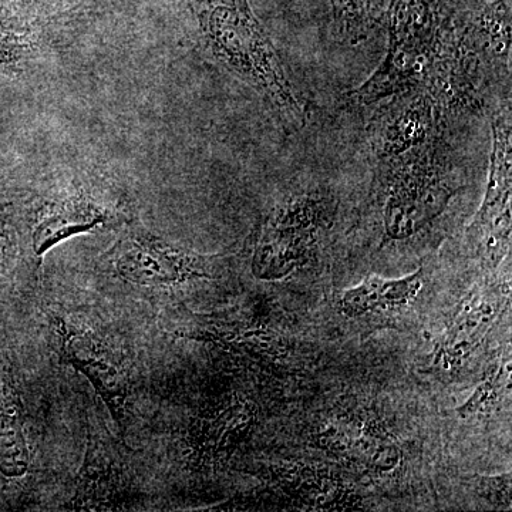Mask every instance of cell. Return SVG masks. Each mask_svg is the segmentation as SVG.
I'll list each match as a JSON object with an SVG mask.
<instances>
[{
  "label": "cell",
  "instance_id": "6da1fadb",
  "mask_svg": "<svg viewBox=\"0 0 512 512\" xmlns=\"http://www.w3.org/2000/svg\"><path fill=\"white\" fill-rule=\"evenodd\" d=\"M202 45L212 59L255 90L285 128L305 124V107L281 56L248 0H207L194 10Z\"/></svg>",
  "mask_w": 512,
  "mask_h": 512
},
{
  "label": "cell",
  "instance_id": "7a4b0ae2",
  "mask_svg": "<svg viewBox=\"0 0 512 512\" xmlns=\"http://www.w3.org/2000/svg\"><path fill=\"white\" fill-rule=\"evenodd\" d=\"M448 133L403 156L377 161L382 197L380 249L410 241L430 228L461 190Z\"/></svg>",
  "mask_w": 512,
  "mask_h": 512
},
{
  "label": "cell",
  "instance_id": "3957f363",
  "mask_svg": "<svg viewBox=\"0 0 512 512\" xmlns=\"http://www.w3.org/2000/svg\"><path fill=\"white\" fill-rule=\"evenodd\" d=\"M460 9L456 0H389L386 57L349 99L366 106L423 87Z\"/></svg>",
  "mask_w": 512,
  "mask_h": 512
},
{
  "label": "cell",
  "instance_id": "277c9868",
  "mask_svg": "<svg viewBox=\"0 0 512 512\" xmlns=\"http://www.w3.org/2000/svg\"><path fill=\"white\" fill-rule=\"evenodd\" d=\"M333 217L335 200L320 192H306L276 207L259 229L252 274L261 281H281L301 269Z\"/></svg>",
  "mask_w": 512,
  "mask_h": 512
},
{
  "label": "cell",
  "instance_id": "5b68a950",
  "mask_svg": "<svg viewBox=\"0 0 512 512\" xmlns=\"http://www.w3.org/2000/svg\"><path fill=\"white\" fill-rule=\"evenodd\" d=\"M490 171L483 204L468 228V238L484 265L497 268L511 254L512 117L511 100L491 117Z\"/></svg>",
  "mask_w": 512,
  "mask_h": 512
},
{
  "label": "cell",
  "instance_id": "8992f818",
  "mask_svg": "<svg viewBox=\"0 0 512 512\" xmlns=\"http://www.w3.org/2000/svg\"><path fill=\"white\" fill-rule=\"evenodd\" d=\"M211 258L168 244L143 228H131L113 249L117 274L141 286H170L210 278Z\"/></svg>",
  "mask_w": 512,
  "mask_h": 512
},
{
  "label": "cell",
  "instance_id": "52a82bcc",
  "mask_svg": "<svg viewBox=\"0 0 512 512\" xmlns=\"http://www.w3.org/2000/svg\"><path fill=\"white\" fill-rule=\"evenodd\" d=\"M372 123L370 143L377 161L403 156L448 131V120L424 87L394 94Z\"/></svg>",
  "mask_w": 512,
  "mask_h": 512
},
{
  "label": "cell",
  "instance_id": "ba28073f",
  "mask_svg": "<svg viewBox=\"0 0 512 512\" xmlns=\"http://www.w3.org/2000/svg\"><path fill=\"white\" fill-rule=\"evenodd\" d=\"M64 359L93 384L114 420L126 429L128 399L131 394V372L119 350L89 330L73 328L56 319Z\"/></svg>",
  "mask_w": 512,
  "mask_h": 512
},
{
  "label": "cell",
  "instance_id": "9c48e42d",
  "mask_svg": "<svg viewBox=\"0 0 512 512\" xmlns=\"http://www.w3.org/2000/svg\"><path fill=\"white\" fill-rule=\"evenodd\" d=\"M507 291L471 292L460 303L450 325L441 336L434 363L446 372H454L476 352L507 303Z\"/></svg>",
  "mask_w": 512,
  "mask_h": 512
},
{
  "label": "cell",
  "instance_id": "30bf717a",
  "mask_svg": "<svg viewBox=\"0 0 512 512\" xmlns=\"http://www.w3.org/2000/svg\"><path fill=\"white\" fill-rule=\"evenodd\" d=\"M111 212L84 190L47 202L37 214L32 231V248L42 258L64 239L84 234L106 225Z\"/></svg>",
  "mask_w": 512,
  "mask_h": 512
},
{
  "label": "cell",
  "instance_id": "8fae6325",
  "mask_svg": "<svg viewBox=\"0 0 512 512\" xmlns=\"http://www.w3.org/2000/svg\"><path fill=\"white\" fill-rule=\"evenodd\" d=\"M130 493V478L119 456L99 437H90L72 501L74 510H116L127 503Z\"/></svg>",
  "mask_w": 512,
  "mask_h": 512
},
{
  "label": "cell",
  "instance_id": "7c38bea8",
  "mask_svg": "<svg viewBox=\"0 0 512 512\" xmlns=\"http://www.w3.org/2000/svg\"><path fill=\"white\" fill-rule=\"evenodd\" d=\"M255 421V409L245 400L222 403L198 421L192 430V457L197 463H220L247 437Z\"/></svg>",
  "mask_w": 512,
  "mask_h": 512
},
{
  "label": "cell",
  "instance_id": "4fadbf2b",
  "mask_svg": "<svg viewBox=\"0 0 512 512\" xmlns=\"http://www.w3.org/2000/svg\"><path fill=\"white\" fill-rule=\"evenodd\" d=\"M423 285V269L399 279L369 275L342 293L338 309L346 318H360L367 313L403 308L416 299Z\"/></svg>",
  "mask_w": 512,
  "mask_h": 512
},
{
  "label": "cell",
  "instance_id": "5bb4252c",
  "mask_svg": "<svg viewBox=\"0 0 512 512\" xmlns=\"http://www.w3.org/2000/svg\"><path fill=\"white\" fill-rule=\"evenodd\" d=\"M0 18V86L19 79L42 55L47 23L5 10Z\"/></svg>",
  "mask_w": 512,
  "mask_h": 512
},
{
  "label": "cell",
  "instance_id": "9a60e30c",
  "mask_svg": "<svg viewBox=\"0 0 512 512\" xmlns=\"http://www.w3.org/2000/svg\"><path fill=\"white\" fill-rule=\"evenodd\" d=\"M278 483L292 498L312 510H346L357 504L348 487L328 471L289 467L278 473Z\"/></svg>",
  "mask_w": 512,
  "mask_h": 512
},
{
  "label": "cell",
  "instance_id": "2e32d148",
  "mask_svg": "<svg viewBox=\"0 0 512 512\" xmlns=\"http://www.w3.org/2000/svg\"><path fill=\"white\" fill-rule=\"evenodd\" d=\"M28 466L22 403L13 384L0 372V473L19 477L26 473Z\"/></svg>",
  "mask_w": 512,
  "mask_h": 512
},
{
  "label": "cell",
  "instance_id": "e0dca14e",
  "mask_svg": "<svg viewBox=\"0 0 512 512\" xmlns=\"http://www.w3.org/2000/svg\"><path fill=\"white\" fill-rule=\"evenodd\" d=\"M202 335L228 348L241 350L249 356L265 360L282 359L288 352L285 340L274 330L249 323H228L205 319Z\"/></svg>",
  "mask_w": 512,
  "mask_h": 512
},
{
  "label": "cell",
  "instance_id": "ac0fdd59",
  "mask_svg": "<svg viewBox=\"0 0 512 512\" xmlns=\"http://www.w3.org/2000/svg\"><path fill=\"white\" fill-rule=\"evenodd\" d=\"M336 33L349 45L369 39L384 26L387 0H330Z\"/></svg>",
  "mask_w": 512,
  "mask_h": 512
},
{
  "label": "cell",
  "instance_id": "d6986e66",
  "mask_svg": "<svg viewBox=\"0 0 512 512\" xmlns=\"http://www.w3.org/2000/svg\"><path fill=\"white\" fill-rule=\"evenodd\" d=\"M511 357L501 355L485 369L483 379L463 406L458 407L460 419H473L477 414L493 409L501 394L510 389Z\"/></svg>",
  "mask_w": 512,
  "mask_h": 512
},
{
  "label": "cell",
  "instance_id": "ffe728a7",
  "mask_svg": "<svg viewBox=\"0 0 512 512\" xmlns=\"http://www.w3.org/2000/svg\"><path fill=\"white\" fill-rule=\"evenodd\" d=\"M10 12L50 23L90 8L96 0H6Z\"/></svg>",
  "mask_w": 512,
  "mask_h": 512
},
{
  "label": "cell",
  "instance_id": "44dd1931",
  "mask_svg": "<svg viewBox=\"0 0 512 512\" xmlns=\"http://www.w3.org/2000/svg\"><path fill=\"white\" fill-rule=\"evenodd\" d=\"M474 488L487 503L495 508L510 510L511 508V473L501 476H476Z\"/></svg>",
  "mask_w": 512,
  "mask_h": 512
},
{
  "label": "cell",
  "instance_id": "7402d4cb",
  "mask_svg": "<svg viewBox=\"0 0 512 512\" xmlns=\"http://www.w3.org/2000/svg\"><path fill=\"white\" fill-rule=\"evenodd\" d=\"M10 244V235L8 224L0 217V268H2L3 261H5L6 252H8Z\"/></svg>",
  "mask_w": 512,
  "mask_h": 512
},
{
  "label": "cell",
  "instance_id": "603a6c76",
  "mask_svg": "<svg viewBox=\"0 0 512 512\" xmlns=\"http://www.w3.org/2000/svg\"><path fill=\"white\" fill-rule=\"evenodd\" d=\"M167 2L178 3V5L187 6L188 9L194 10L197 6H200L201 3L207 2V0H167Z\"/></svg>",
  "mask_w": 512,
  "mask_h": 512
},
{
  "label": "cell",
  "instance_id": "cb8c5ba5",
  "mask_svg": "<svg viewBox=\"0 0 512 512\" xmlns=\"http://www.w3.org/2000/svg\"><path fill=\"white\" fill-rule=\"evenodd\" d=\"M458 5L463 6L466 9L477 8V6L484 5V3L490 2V0H456Z\"/></svg>",
  "mask_w": 512,
  "mask_h": 512
}]
</instances>
